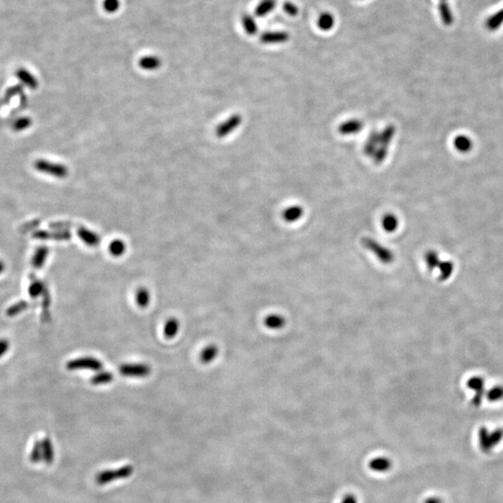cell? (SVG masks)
Here are the masks:
<instances>
[{
	"label": "cell",
	"mask_w": 503,
	"mask_h": 503,
	"mask_svg": "<svg viewBox=\"0 0 503 503\" xmlns=\"http://www.w3.org/2000/svg\"><path fill=\"white\" fill-rule=\"evenodd\" d=\"M363 122L359 120H350L344 121L339 125V132L342 135H351L356 134L363 129Z\"/></svg>",
	"instance_id": "cell-7"
},
{
	"label": "cell",
	"mask_w": 503,
	"mask_h": 503,
	"mask_svg": "<svg viewBox=\"0 0 503 503\" xmlns=\"http://www.w3.org/2000/svg\"><path fill=\"white\" fill-rule=\"evenodd\" d=\"M490 435H491V441H492L493 447H497L503 439V428H498L496 430H494L492 431H490Z\"/></svg>",
	"instance_id": "cell-40"
},
{
	"label": "cell",
	"mask_w": 503,
	"mask_h": 503,
	"mask_svg": "<svg viewBox=\"0 0 503 503\" xmlns=\"http://www.w3.org/2000/svg\"><path fill=\"white\" fill-rule=\"evenodd\" d=\"M265 324L268 328L279 330L285 326V319L278 314H270L265 319Z\"/></svg>",
	"instance_id": "cell-23"
},
{
	"label": "cell",
	"mask_w": 503,
	"mask_h": 503,
	"mask_svg": "<svg viewBox=\"0 0 503 503\" xmlns=\"http://www.w3.org/2000/svg\"><path fill=\"white\" fill-rule=\"evenodd\" d=\"M104 10L108 13H115L119 11L121 7L120 0H104L103 2Z\"/></svg>",
	"instance_id": "cell-38"
},
{
	"label": "cell",
	"mask_w": 503,
	"mask_h": 503,
	"mask_svg": "<svg viewBox=\"0 0 503 503\" xmlns=\"http://www.w3.org/2000/svg\"><path fill=\"white\" fill-rule=\"evenodd\" d=\"M104 364L98 359L92 357H81L75 360L69 361L66 363V368L68 370H92L98 371L102 370Z\"/></svg>",
	"instance_id": "cell-3"
},
{
	"label": "cell",
	"mask_w": 503,
	"mask_h": 503,
	"mask_svg": "<svg viewBox=\"0 0 503 503\" xmlns=\"http://www.w3.org/2000/svg\"><path fill=\"white\" fill-rule=\"evenodd\" d=\"M424 503H443V502L438 497H431V498H428Z\"/></svg>",
	"instance_id": "cell-45"
},
{
	"label": "cell",
	"mask_w": 503,
	"mask_h": 503,
	"mask_svg": "<svg viewBox=\"0 0 503 503\" xmlns=\"http://www.w3.org/2000/svg\"><path fill=\"white\" fill-rule=\"evenodd\" d=\"M395 132H396V129H395V126L391 124V125H388L384 130H383L380 133H379V145L382 146V147H386V148H389L390 146V144L393 142L394 140V135H395Z\"/></svg>",
	"instance_id": "cell-17"
},
{
	"label": "cell",
	"mask_w": 503,
	"mask_h": 503,
	"mask_svg": "<svg viewBox=\"0 0 503 503\" xmlns=\"http://www.w3.org/2000/svg\"><path fill=\"white\" fill-rule=\"evenodd\" d=\"M335 17L332 13L330 12H323L322 13L319 18H318V27L322 30V31H330L333 29L334 25H335Z\"/></svg>",
	"instance_id": "cell-15"
},
{
	"label": "cell",
	"mask_w": 503,
	"mask_h": 503,
	"mask_svg": "<svg viewBox=\"0 0 503 503\" xmlns=\"http://www.w3.org/2000/svg\"><path fill=\"white\" fill-rule=\"evenodd\" d=\"M218 354V348L216 345H209L200 353V361L203 363H210Z\"/></svg>",
	"instance_id": "cell-26"
},
{
	"label": "cell",
	"mask_w": 503,
	"mask_h": 503,
	"mask_svg": "<svg viewBox=\"0 0 503 503\" xmlns=\"http://www.w3.org/2000/svg\"><path fill=\"white\" fill-rule=\"evenodd\" d=\"M276 0H261L254 9V15L262 18L269 15L276 8Z\"/></svg>",
	"instance_id": "cell-12"
},
{
	"label": "cell",
	"mask_w": 503,
	"mask_h": 503,
	"mask_svg": "<svg viewBox=\"0 0 503 503\" xmlns=\"http://www.w3.org/2000/svg\"><path fill=\"white\" fill-rule=\"evenodd\" d=\"M241 25L248 36H254L257 34L258 26L252 15L248 13H244L241 15Z\"/></svg>",
	"instance_id": "cell-14"
},
{
	"label": "cell",
	"mask_w": 503,
	"mask_h": 503,
	"mask_svg": "<svg viewBox=\"0 0 503 503\" xmlns=\"http://www.w3.org/2000/svg\"><path fill=\"white\" fill-rule=\"evenodd\" d=\"M439 13L442 19V22L446 25H450L454 22V15L446 1H441L439 5Z\"/></svg>",
	"instance_id": "cell-22"
},
{
	"label": "cell",
	"mask_w": 503,
	"mask_h": 503,
	"mask_svg": "<svg viewBox=\"0 0 503 503\" xmlns=\"http://www.w3.org/2000/svg\"><path fill=\"white\" fill-rule=\"evenodd\" d=\"M387 157H388V148L382 147L379 145L373 156L374 162L377 165L382 164L383 162H385V160L387 159Z\"/></svg>",
	"instance_id": "cell-37"
},
{
	"label": "cell",
	"mask_w": 503,
	"mask_h": 503,
	"mask_svg": "<svg viewBox=\"0 0 503 503\" xmlns=\"http://www.w3.org/2000/svg\"><path fill=\"white\" fill-rule=\"evenodd\" d=\"M284 11H285L286 14H288L289 16L291 17H295L298 12H299V9L298 7L295 5V3L291 2V1H286L284 4Z\"/></svg>",
	"instance_id": "cell-39"
},
{
	"label": "cell",
	"mask_w": 503,
	"mask_h": 503,
	"mask_svg": "<svg viewBox=\"0 0 503 503\" xmlns=\"http://www.w3.org/2000/svg\"><path fill=\"white\" fill-rule=\"evenodd\" d=\"M49 254V249L45 246L37 248V250L34 254L32 259V265L35 269H41L43 267L44 263L47 259V256Z\"/></svg>",
	"instance_id": "cell-24"
},
{
	"label": "cell",
	"mask_w": 503,
	"mask_h": 503,
	"mask_svg": "<svg viewBox=\"0 0 503 503\" xmlns=\"http://www.w3.org/2000/svg\"><path fill=\"white\" fill-rule=\"evenodd\" d=\"M29 306V304L24 302V301H21V302H18L16 304H14L13 306H11V307H9V309L7 310V314L11 317L13 316H16L17 314L21 313L23 310H25L27 307Z\"/></svg>",
	"instance_id": "cell-35"
},
{
	"label": "cell",
	"mask_w": 503,
	"mask_h": 503,
	"mask_svg": "<svg viewBox=\"0 0 503 503\" xmlns=\"http://www.w3.org/2000/svg\"><path fill=\"white\" fill-rule=\"evenodd\" d=\"M10 348V343L6 339H0V357L5 355Z\"/></svg>",
	"instance_id": "cell-43"
},
{
	"label": "cell",
	"mask_w": 503,
	"mask_h": 503,
	"mask_svg": "<svg viewBox=\"0 0 503 503\" xmlns=\"http://www.w3.org/2000/svg\"><path fill=\"white\" fill-rule=\"evenodd\" d=\"M439 269H440V280L441 281H446L448 280L449 277L453 273V270H454V264L451 261H444V262H441L438 266Z\"/></svg>",
	"instance_id": "cell-29"
},
{
	"label": "cell",
	"mask_w": 503,
	"mask_h": 503,
	"mask_svg": "<svg viewBox=\"0 0 503 503\" xmlns=\"http://www.w3.org/2000/svg\"><path fill=\"white\" fill-rule=\"evenodd\" d=\"M486 399L490 402H499L503 399V386H496L490 389L486 394Z\"/></svg>",
	"instance_id": "cell-33"
},
{
	"label": "cell",
	"mask_w": 503,
	"mask_h": 503,
	"mask_svg": "<svg viewBox=\"0 0 503 503\" xmlns=\"http://www.w3.org/2000/svg\"><path fill=\"white\" fill-rule=\"evenodd\" d=\"M45 290V285L42 282L35 281L29 287V295L32 298H36L41 295Z\"/></svg>",
	"instance_id": "cell-36"
},
{
	"label": "cell",
	"mask_w": 503,
	"mask_h": 503,
	"mask_svg": "<svg viewBox=\"0 0 503 503\" xmlns=\"http://www.w3.org/2000/svg\"><path fill=\"white\" fill-rule=\"evenodd\" d=\"M72 235L66 231H58V232H48V231H38L34 234V238L41 239V240H57V241H67L70 240Z\"/></svg>",
	"instance_id": "cell-9"
},
{
	"label": "cell",
	"mask_w": 503,
	"mask_h": 503,
	"mask_svg": "<svg viewBox=\"0 0 503 503\" xmlns=\"http://www.w3.org/2000/svg\"><path fill=\"white\" fill-rule=\"evenodd\" d=\"M425 262H426L428 269L432 270L438 268L441 261L439 259V255L436 252L429 251L427 252L426 254H425Z\"/></svg>",
	"instance_id": "cell-32"
},
{
	"label": "cell",
	"mask_w": 503,
	"mask_h": 503,
	"mask_svg": "<svg viewBox=\"0 0 503 503\" xmlns=\"http://www.w3.org/2000/svg\"><path fill=\"white\" fill-rule=\"evenodd\" d=\"M242 118L240 114H234L228 120L223 121L219 124L216 130V134L218 138H224L228 136L234 130H236L241 125Z\"/></svg>",
	"instance_id": "cell-5"
},
{
	"label": "cell",
	"mask_w": 503,
	"mask_h": 503,
	"mask_svg": "<svg viewBox=\"0 0 503 503\" xmlns=\"http://www.w3.org/2000/svg\"><path fill=\"white\" fill-rule=\"evenodd\" d=\"M179 330V322L177 319L172 318L167 321L164 326V335L168 339H173L177 335Z\"/></svg>",
	"instance_id": "cell-27"
},
{
	"label": "cell",
	"mask_w": 503,
	"mask_h": 503,
	"mask_svg": "<svg viewBox=\"0 0 503 503\" xmlns=\"http://www.w3.org/2000/svg\"><path fill=\"white\" fill-rule=\"evenodd\" d=\"M503 23V9L494 13L485 21V27L489 31H495L501 27Z\"/></svg>",
	"instance_id": "cell-19"
},
{
	"label": "cell",
	"mask_w": 503,
	"mask_h": 503,
	"mask_svg": "<svg viewBox=\"0 0 503 503\" xmlns=\"http://www.w3.org/2000/svg\"><path fill=\"white\" fill-rule=\"evenodd\" d=\"M35 168L40 173L52 175L56 178H65L68 175V169L65 165L47 162L45 160H38L36 162Z\"/></svg>",
	"instance_id": "cell-2"
},
{
	"label": "cell",
	"mask_w": 503,
	"mask_h": 503,
	"mask_svg": "<svg viewBox=\"0 0 503 503\" xmlns=\"http://www.w3.org/2000/svg\"><path fill=\"white\" fill-rule=\"evenodd\" d=\"M370 468L377 472H385L392 467V461L385 457H377L370 461Z\"/></svg>",
	"instance_id": "cell-18"
},
{
	"label": "cell",
	"mask_w": 503,
	"mask_h": 503,
	"mask_svg": "<svg viewBox=\"0 0 503 503\" xmlns=\"http://www.w3.org/2000/svg\"><path fill=\"white\" fill-rule=\"evenodd\" d=\"M442 1H446V0H442Z\"/></svg>",
	"instance_id": "cell-47"
},
{
	"label": "cell",
	"mask_w": 503,
	"mask_h": 503,
	"mask_svg": "<svg viewBox=\"0 0 503 503\" xmlns=\"http://www.w3.org/2000/svg\"><path fill=\"white\" fill-rule=\"evenodd\" d=\"M342 503H357V500L354 496L352 495H348L345 497V499L343 500Z\"/></svg>",
	"instance_id": "cell-44"
},
{
	"label": "cell",
	"mask_w": 503,
	"mask_h": 503,
	"mask_svg": "<svg viewBox=\"0 0 503 503\" xmlns=\"http://www.w3.org/2000/svg\"><path fill=\"white\" fill-rule=\"evenodd\" d=\"M485 390H484V391H480V392L475 393L474 396H473V398H472V400H471L472 405H474V406H478V405H481L483 398H484V396H485Z\"/></svg>",
	"instance_id": "cell-42"
},
{
	"label": "cell",
	"mask_w": 503,
	"mask_h": 503,
	"mask_svg": "<svg viewBox=\"0 0 503 503\" xmlns=\"http://www.w3.org/2000/svg\"><path fill=\"white\" fill-rule=\"evenodd\" d=\"M150 372V367L143 363H127L120 367L121 375L129 377H144L148 376Z\"/></svg>",
	"instance_id": "cell-4"
},
{
	"label": "cell",
	"mask_w": 503,
	"mask_h": 503,
	"mask_svg": "<svg viewBox=\"0 0 503 503\" xmlns=\"http://www.w3.org/2000/svg\"><path fill=\"white\" fill-rule=\"evenodd\" d=\"M361 243L364 246V248L372 252L381 262L385 264L394 262V252L384 247L378 241H375L372 238H363Z\"/></svg>",
	"instance_id": "cell-1"
},
{
	"label": "cell",
	"mask_w": 503,
	"mask_h": 503,
	"mask_svg": "<svg viewBox=\"0 0 503 503\" xmlns=\"http://www.w3.org/2000/svg\"><path fill=\"white\" fill-rule=\"evenodd\" d=\"M77 236L79 237V239L81 241H83L86 245L88 246H90V247H94V246H97L101 241V239L99 237L98 234L91 231V230H88L84 227H80L78 230H77Z\"/></svg>",
	"instance_id": "cell-8"
},
{
	"label": "cell",
	"mask_w": 503,
	"mask_h": 503,
	"mask_svg": "<svg viewBox=\"0 0 503 503\" xmlns=\"http://www.w3.org/2000/svg\"><path fill=\"white\" fill-rule=\"evenodd\" d=\"M304 215V209L298 205H294L285 209L283 213V218L287 223H294L298 221Z\"/></svg>",
	"instance_id": "cell-13"
},
{
	"label": "cell",
	"mask_w": 503,
	"mask_h": 503,
	"mask_svg": "<svg viewBox=\"0 0 503 503\" xmlns=\"http://www.w3.org/2000/svg\"><path fill=\"white\" fill-rule=\"evenodd\" d=\"M17 77H19V79L22 81L24 85H26L27 87L30 88L32 90L36 89L37 86H38V82L36 79V77H34L32 74H30L25 69L18 70L17 71Z\"/></svg>",
	"instance_id": "cell-21"
},
{
	"label": "cell",
	"mask_w": 503,
	"mask_h": 503,
	"mask_svg": "<svg viewBox=\"0 0 503 503\" xmlns=\"http://www.w3.org/2000/svg\"><path fill=\"white\" fill-rule=\"evenodd\" d=\"M136 303L137 305L141 307H145L148 306L150 302V294L149 291L146 288L141 287L137 290L136 295H135Z\"/></svg>",
	"instance_id": "cell-28"
},
{
	"label": "cell",
	"mask_w": 503,
	"mask_h": 503,
	"mask_svg": "<svg viewBox=\"0 0 503 503\" xmlns=\"http://www.w3.org/2000/svg\"><path fill=\"white\" fill-rule=\"evenodd\" d=\"M478 441H479L480 449H482L483 452L489 453L494 449L492 441H491L490 431H488L487 428L482 427V428L479 429V431H478Z\"/></svg>",
	"instance_id": "cell-10"
},
{
	"label": "cell",
	"mask_w": 503,
	"mask_h": 503,
	"mask_svg": "<svg viewBox=\"0 0 503 503\" xmlns=\"http://www.w3.org/2000/svg\"><path fill=\"white\" fill-rule=\"evenodd\" d=\"M5 269V265L0 261V273Z\"/></svg>",
	"instance_id": "cell-46"
},
{
	"label": "cell",
	"mask_w": 503,
	"mask_h": 503,
	"mask_svg": "<svg viewBox=\"0 0 503 503\" xmlns=\"http://www.w3.org/2000/svg\"><path fill=\"white\" fill-rule=\"evenodd\" d=\"M454 145L461 153H467L472 148V141L466 135H459L454 140Z\"/></svg>",
	"instance_id": "cell-20"
},
{
	"label": "cell",
	"mask_w": 503,
	"mask_h": 503,
	"mask_svg": "<svg viewBox=\"0 0 503 503\" xmlns=\"http://www.w3.org/2000/svg\"><path fill=\"white\" fill-rule=\"evenodd\" d=\"M289 39L290 35L285 31H268L260 36V41L268 45L286 43Z\"/></svg>",
	"instance_id": "cell-6"
},
{
	"label": "cell",
	"mask_w": 503,
	"mask_h": 503,
	"mask_svg": "<svg viewBox=\"0 0 503 503\" xmlns=\"http://www.w3.org/2000/svg\"><path fill=\"white\" fill-rule=\"evenodd\" d=\"M114 379V376L113 374L110 372H100L98 374H96L91 379H90V382L94 385H104V384H108L110 383L112 380Z\"/></svg>",
	"instance_id": "cell-31"
},
{
	"label": "cell",
	"mask_w": 503,
	"mask_h": 503,
	"mask_svg": "<svg viewBox=\"0 0 503 503\" xmlns=\"http://www.w3.org/2000/svg\"><path fill=\"white\" fill-rule=\"evenodd\" d=\"M467 386L468 388L474 391L475 393L477 392H480V391H484L485 389V380L484 378L481 377H473L470 378L467 382Z\"/></svg>",
	"instance_id": "cell-34"
},
{
	"label": "cell",
	"mask_w": 503,
	"mask_h": 503,
	"mask_svg": "<svg viewBox=\"0 0 503 503\" xmlns=\"http://www.w3.org/2000/svg\"><path fill=\"white\" fill-rule=\"evenodd\" d=\"M378 146H379V133L377 131H372L364 144V147H363L364 154L368 157H373Z\"/></svg>",
	"instance_id": "cell-11"
},
{
	"label": "cell",
	"mask_w": 503,
	"mask_h": 503,
	"mask_svg": "<svg viewBox=\"0 0 503 503\" xmlns=\"http://www.w3.org/2000/svg\"><path fill=\"white\" fill-rule=\"evenodd\" d=\"M126 251V244L121 240H114L109 245L110 253L116 257L121 256Z\"/></svg>",
	"instance_id": "cell-30"
},
{
	"label": "cell",
	"mask_w": 503,
	"mask_h": 503,
	"mask_svg": "<svg viewBox=\"0 0 503 503\" xmlns=\"http://www.w3.org/2000/svg\"><path fill=\"white\" fill-rule=\"evenodd\" d=\"M31 123L32 122L29 118H22V119L16 121L13 125V128L15 131H21L27 129L31 125Z\"/></svg>",
	"instance_id": "cell-41"
},
{
	"label": "cell",
	"mask_w": 503,
	"mask_h": 503,
	"mask_svg": "<svg viewBox=\"0 0 503 503\" xmlns=\"http://www.w3.org/2000/svg\"><path fill=\"white\" fill-rule=\"evenodd\" d=\"M162 66V60L157 56H144L139 61V66L144 70H156Z\"/></svg>",
	"instance_id": "cell-16"
},
{
	"label": "cell",
	"mask_w": 503,
	"mask_h": 503,
	"mask_svg": "<svg viewBox=\"0 0 503 503\" xmlns=\"http://www.w3.org/2000/svg\"><path fill=\"white\" fill-rule=\"evenodd\" d=\"M383 230L387 232H394L398 229L399 221L398 218L393 214L385 215L381 220Z\"/></svg>",
	"instance_id": "cell-25"
}]
</instances>
